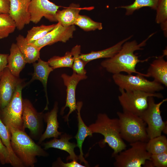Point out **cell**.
Returning a JSON list of instances; mask_svg holds the SVG:
<instances>
[{
  "label": "cell",
  "instance_id": "6da1fadb",
  "mask_svg": "<svg viewBox=\"0 0 167 167\" xmlns=\"http://www.w3.org/2000/svg\"><path fill=\"white\" fill-rule=\"evenodd\" d=\"M154 34H150L139 44L135 40L125 42L116 54L111 58L103 61L101 63V65L108 72L113 74L124 72L128 74L135 73L148 77L147 74L137 71L135 68L138 63L147 61L149 58L144 60H139V57L134 52L137 50L143 49V47L145 45L147 41Z\"/></svg>",
  "mask_w": 167,
  "mask_h": 167
},
{
  "label": "cell",
  "instance_id": "7a4b0ae2",
  "mask_svg": "<svg viewBox=\"0 0 167 167\" xmlns=\"http://www.w3.org/2000/svg\"><path fill=\"white\" fill-rule=\"evenodd\" d=\"M11 146L14 153L24 166L33 167L36 156H45L48 153L36 144L24 131L10 127Z\"/></svg>",
  "mask_w": 167,
  "mask_h": 167
},
{
  "label": "cell",
  "instance_id": "3957f363",
  "mask_svg": "<svg viewBox=\"0 0 167 167\" xmlns=\"http://www.w3.org/2000/svg\"><path fill=\"white\" fill-rule=\"evenodd\" d=\"M92 133L104 137L102 144L106 143L113 151L112 156L126 149V145L122 138L118 118H111L105 113L98 114L95 122L88 126Z\"/></svg>",
  "mask_w": 167,
  "mask_h": 167
},
{
  "label": "cell",
  "instance_id": "277c9868",
  "mask_svg": "<svg viewBox=\"0 0 167 167\" xmlns=\"http://www.w3.org/2000/svg\"><path fill=\"white\" fill-rule=\"evenodd\" d=\"M120 133L122 139L130 143L147 142L149 138L147 125L139 116L126 111L118 112Z\"/></svg>",
  "mask_w": 167,
  "mask_h": 167
},
{
  "label": "cell",
  "instance_id": "5b68a950",
  "mask_svg": "<svg viewBox=\"0 0 167 167\" xmlns=\"http://www.w3.org/2000/svg\"><path fill=\"white\" fill-rule=\"evenodd\" d=\"M121 95L118 100L123 111H126L140 117L148 106L149 96L163 98L159 93H151L138 90L125 91L119 89Z\"/></svg>",
  "mask_w": 167,
  "mask_h": 167
},
{
  "label": "cell",
  "instance_id": "8992f818",
  "mask_svg": "<svg viewBox=\"0 0 167 167\" xmlns=\"http://www.w3.org/2000/svg\"><path fill=\"white\" fill-rule=\"evenodd\" d=\"M131 147L122 150L113 156L116 167H141L151 155L146 148V142L137 141L130 143Z\"/></svg>",
  "mask_w": 167,
  "mask_h": 167
},
{
  "label": "cell",
  "instance_id": "52a82bcc",
  "mask_svg": "<svg viewBox=\"0 0 167 167\" xmlns=\"http://www.w3.org/2000/svg\"><path fill=\"white\" fill-rule=\"evenodd\" d=\"M167 99L156 103L154 97L148 99V106L140 116L147 125V131L149 139L161 135L162 132L167 134V122H164L161 115L160 107Z\"/></svg>",
  "mask_w": 167,
  "mask_h": 167
},
{
  "label": "cell",
  "instance_id": "ba28073f",
  "mask_svg": "<svg viewBox=\"0 0 167 167\" xmlns=\"http://www.w3.org/2000/svg\"><path fill=\"white\" fill-rule=\"evenodd\" d=\"M144 77L139 74L125 75L120 73L113 74V79L119 89L125 91L138 90L155 93L164 89V86L162 84L154 80L149 81Z\"/></svg>",
  "mask_w": 167,
  "mask_h": 167
},
{
  "label": "cell",
  "instance_id": "9c48e42d",
  "mask_svg": "<svg viewBox=\"0 0 167 167\" xmlns=\"http://www.w3.org/2000/svg\"><path fill=\"white\" fill-rule=\"evenodd\" d=\"M21 82L17 86L14 94L7 105L0 111L1 118L8 128L12 127L25 131L22 119L23 100Z\"/></svg>",
  "mask_w": 167,
  "mask_h": 167
},
{
  "label": "cell",
  "instance_id": "30bf717a",
  "mask_svg": "<svg viewBox=\"0 0 167 167\" xmlns=\"http://www.w3.org/2000/svg\"><path fill=\"white\" fill-rule=\"evenodd\" d=\"M59 7L49 0H31L28 7L30 21L37 24L44 17L50 22H57L56 13Z\"/></svg>",
  "mask_w": 167,
  "mask_h": 167
},
{
  "label": "cell",
  "instance_id": "8fae6325",
  "mask_svg": "<svg viewBox=\"0 0 167 167\" xmlns=\"http://www.w3.org/2000/svg\"><path fill=\"white\" fill-rule=\"evenodd\" d=\"M61 77L63 80L64 85L66 88V97L65 105L62 108L60 114L62 115L66 107H68L69 111L68 113L63 118L65 122L68 124L69 117L70 115L75 111L77 108V103L75 98V92L76 87L79 83L82 80L87 78L86 75H80L73 71L72 75H69L66 74H62Z\"/></svg>",
  "mask_w": 167,
  "mask_h": 167
},
{
  "label": "cell",
  "instance_id": "7c38bea8",
  "mask_svg": "<svg viewBox=\"0 0 167 167\" xmlns=\"http://www.w3.org/2000/svg\"><path fill=\"white\" fill-rule=\"evenodd\" d=\"M22 119L24 130L28 129L30 134L35 137L40 134L42 127L44 114L38 113L28 100H23Z\"/></svg>",
  "mask_w": 167,
  "mask_h": 167
},
{
  "label": "cell",
  "instance_id": "4fadbf2b",
  "mask_svg": "<svg viewBox=\"0 0 167 167\" xmlns=\"http://www.w3.org/2000/svg\"><path fill=\"white\" fill-rule=\"evenodd\" d=\"M76 28L75 25L65 27L58 22L55 28L42 38L30 44L41 49L47 45H50L58 42H66L73 37Z\"/></svg>",
  "mask_w": 167,
  "mask_h": 167
},
{
  "label": "cell",
  "instance_id": "5bb4252c",
  "mask_svg": "<svg viewBox=\"0 0 167 167\" xmlns=\"http://www.w3.org/2000/svg\"><path fill=\"white\" fill-rule=\"evenodd\" d=\"M21 82L6 67L2 71L0 79V111L11 101L18 85Z\"/></svg>",
  "mask_w": 167,
  "mask_h": 167
},
{
  "label": "cell",
  "instance_id": "9a60e30c",
  "mask_svg": "<svg viewBox=\"0 0 167 167\" xmlns=\"http://www.w3.org/2000/svg\"><path fill=\"white\" fill-rule=\"evenodd\" d=\"M31 0H9V14L19 30L23 29L30 22V15L28 7Z\"/></svg>",
  "mask_w": 167,
  "mask_h": 167
},
{
  "label": "cell",
  "instance_id": "2e32d148",
  "mask_svg": "<svg viewBox=\"0 0 167 167\" xmlns=\"http://www.w3.org/2000/svg\"><path fill=\"white\" fill-rule=\"evenodd\" d=\"M72 138V136L68 134L65 133L60 135L59 139L54 138L44 144L45 149L50 148H54L63 150L67 152L69 155L66 158V160H69L77 161L78 156L74 152L75 148L77 145L74 143H71L69 140Z\"/></svg>",
  "mask_w": 167,
  "mask_h": 167
},
{
  "label": "cell",
  "instance_id": "e0dca14e",
  "mask_svg": "<svg viewBox=\"0 0 167 167\" xmlns=\"http://www.w3.org/2000/svg\"><path fill=\"white\" fill-rule=\"evenodd\" d=\"M58 110V104L57 102H55L53 108L50 112L44 114L43 118L47 123V127L40 138L39 143L46 139L52 137L58 138L61 135L62 133L58 130L59 127L57 120Z\"/></svg>",
  "mask_w": 167,
  "mask_h": 167
},
{
  "label": "cell",
  "instance_id": "ac0fdd59",
  "mask_svg": "<svg viewBox=\"0 0 167 167\" xmlns=\"http://www.w3.org/2000/svg\"><path fill=\"white\" fill-rule=\"evenodd\" d=\"M83 102L82 101H79L77 102L78 131L75 138L77 141V147L79 149L80 154L78 156V160L80 161V163L83 162L85 166H87L88 165V164L84 157L82 145L85 139L88 136H92L93 133L89 127L85 124L81 118L80 111Z\"/></svg>",
  "mask_w": 167,
  "mask_h": 167
},
{
  "label": "cell",
  "instance_id": "d6986e66",
  "mask_svg": "<svg viewBox=\"0 0 167 167\" xmlns=\"http://www.w3.org/2000/svg\"><path fill=\"white\" fill-rule=\"evenodd\" d=\"M164 55L156 57L150 64L147 74L152 77L154 80L165 87L167 86V62L164 58Z\"/></svg>",
  "mask_w": 167,
  "mask_h": 167
},
{
  "label": "cell",
  "instance_id": "ffe728a7",
  "mask_svg": "<svg viewBox=\"0 0 167 167\" xmlns=\"http://www.w3.org/2000/svg\"><path fill=\"white\" fill-rule=\"evenodd\" d=\"M7 58V67L11 73L19 77V74L27 63L16 44L12 43Z\"/></svg>",
  "mask_w": 167,
  "mask_h": 167
},
{
  "label": "cell",
  "instance_id": "44dd1931",
  "mask_svg": "<svg viewBox=\"0 0 167 167\" xmlns=\"http://www.w3.org/2000/svg\"><path fill=\"white\" fill-rule=\"evenodd\" d=\"M132 36H131L114 45L108 48L98 51H92L87 54H80L79 58L87 64L89 62L96 59L111 58L121 49L123 44L129 41Z\"/></svg>",
  "mask_w": 167,
  "mask_h": 167
},
{
  "label": "cell",
  "instance_id": "7402d4cb",
  "mask_svg": "<svg viewBox=\"0 0 167 167\" xmlns=\"http://www.w3.org/2000/svg\"><path fill=\"white\" fill-rule=\"evenodd\" d=\"M38 62L33 63L34 71L31 81L38 80L42 83L44 87L47 100V104L45 110L48 109L49 101L48 98L47 86L48 78L50 73L54 70L52 67L49 65L48 62L44 61L40 58Z\"/></svg>",
  "mask_w": 167,
  "mask_h": 167
},
{
  "label": "cell",
  "instance_id": "603a6c76",
  "mask_svg": "<svg viewBox=\"0 0 167 167\" xmlns=\"http://www.w3.org/2000/svg\"><path fill=\"white\" fill-rule=\"evenodd\" d=\"M81 10L79 4L71 3L68 7L57 11L56 15L57 21L65 27L74 25Z\"/></svg>",
  "mask_w": 167,
  "mask_h": 167
},
{
  "label": "cell",
  "instance_id": "cb8c5ba5",
  "mask_svg": "<svg viewBox=\"0 0 167 167\" xmlns=\"http://www.w3.org/2000/svg\"><path fill=\"white\" fill-rule=\"evenodd\" d=\"M16 44L27 63H33L39 59L41 49L29 44L26 38L21 35L16 37Z\"/></svg>",
  "mask_w": 167,
  "mask_h": 167
},
{
  "label": "cell",
  "instance_id": "d4e9b609",
  "mask_svg": "<svg viewBox=\"0 0 167 167\" xmlns=\"http://www.w3.org/2000/svg\"><path fill=\"white\" fill-rule=\"evenodd\" d=\"M11 137L9 130L2 122L0 116V138L8 150L11 161V164L15 167H24L22 163L12 150L11 146Z\"/></svg>",
  "mask_w": 167,
  "mask_h": 167
},
{
  "label": "cell",
  "instance_id": "484cf974",
  "mask_svg": "<svg viewBox=\"0 0 167 167\" xmlns=\"http://www.w3.org/2000/svg\"><path fill=\"white\" fill-rule=\"evenodd\" d=\"M146 149L151 154L161 153L167 152V139L164 135L150 139L146 142Z\"/></svg>",
  "mask_w": 167,
  "mask_h": 167
},
{
  "label": "cell",
  "instance_id": "4316f807",
  "mask_svg": "<svg viewBox=\"0 0 167 167\" xmlns=\"http://www.w3.org/2000/svg\"><path fill=\"white\" fill-rule=\"evenodd\" d=\"M56 25V24L49 25H42L33 27L28 31L26 38L29 44H32L53 30Z\"/></svg>",
  "mask_w": 167,
  "mask_h": 167
},
{
  "label": "cell",
  "instance_id": "83f0119b",
  "mask_svg": "<svg viewBox=\"0 0 167 167\" xmlns=\"http://www.w3.org/2000/svg\"><path fill=\"white\" fill-rule=\"evenodd\" d=\"M159 0H135L132 4L128 5L118 6L117 8L125 9V14L127 15H131L136 10L144 7H148L156 10Z\"/></svg>",
  "mask_w": 167,
  "mask_h": 167
},
{
  "label": "cell",
  "instance_id": "f1b7e54d",
  "mask_svg": "<svg viewBox=\"0 0 167 167\" xmlns=\"http://www.w3.org/2000/svg\"><path fill=\"white\" fill-rule=\"evenodd\" d=\"M16 28L15 22L9 14H0V39L8 37Z\"/></svg>",
  "mask_w": 167,
  "mask_h": 167
},
{
  "label": "cell",
  "instance_id": "f546056e",
  "mask_svg": "<svg viewBox=\"0 0 167 167\" xmlns=\"http://www.w3.org/2000/svg\"><path fill=\"white\" fill-rule=\"evenodd\" d=\"M74 25L86 32L101 30L103 28L101 23L95 21L87 16L80 15H79Z\"/></svg>",
  "mask_w": 167,
  "mask_h": 167
},
{
  "label": "cell",
  "instance_id": "4dcf8cb0",
  "mask_svg": "<svg viewBox=\"0 0 167 167\" xmlns=\"http://www.w3.org/2000/svg\"><path fill=\"white\" fill-rule=\"evenodd\" d=\"M81 50V46L79 45H76L72 49L71 52L73 58V62L71 68L77 74L84 75L87 73L84 68L87 63L79 58Z\"/></svg>",
  "mask_w": 167,
  "mask_h": 167
},
{
  "label": "cell",
  "instance_id": "1f68e13d",
  "mask_svg": "<svg viewBox=\"0 0 167 167\" xmlns=\"http://www.w3.org/2000/svg\"><path fill=\"white\" fill-rule=\"evenodd\" d=\"M48 62L54 69L62 67L72 68L73 58L71 52L67 51L63 56H53L48 60Z\"/></svg>",
  "mask_w": 167,
  "mask_h": 167
},
{
  "label": "cell",
  "instance_id": "d6a6232c",
  "mask_svg": "<svg viewBox=\"0 0 167 167\" xmlns=\"http://www.w3.org/2000/svg\"><path fill=\"white\" fill-rule=\"evenodd\" d=\"M156 10V22L161 24L165 36H167V0H159Z\"/></svg>",
  "mask_w": 167,
  "mask_h": 167
},
{
  "label": "cell",
  "instance_id": "836d02e7",
  "mask_svg": "<svg viewBox=\"0 0 167 167\" xmlns=\"http://www.w3.org/2000/svg\"><path fill=\"white\" fill-rule=\"evenodd\" d=\"M153 167H167V152L161 153L151 154L150 160Z\"/></svg>",
  "mask_w": 167,
  "mask_h": 167
},
{
  "label": "cell",
  "instance_id": "e575fe53",
  "mask_svg": "<svg viewBox=\"0 0 167 167\" xmlns=\"http://www.w3.org/2000/svg\"><path fill=\"white\" fill-rule=\"evenodd\" d=\"M0 162L2 165L11 164L10 154L7 148L0 138Z\"/></svg>",
  "mask_w": 167,
  "mask_h": 167
},
{
  "label": "cell",
  "instance_id": "d590c367",
  "mask_svg": "<svg viewBox=\"0 0 167 167\" xmlns=\"http://www.w3.org/2000/svg\"><path fill=\"white\" fill-rule=\"evenodd\" d=\"M57 165L55 166L62 167H85V166L78 163L77 161H72L71 162L65 163L63 162L60 158L58 159Z\"/></svg>",
  "mask_w": 167,
  "mask_h": 167
},
{
  "label": "cell",
  "instance_id": "8d00e7d4",
  "mask_svg": "<svg viewBox=\"0 0 167 167\" xmlns=\"http://www.w3.org/2000/svg\"><path fill=\"white\" fill-rule=\"evenodd\" d=\"M10 6L9 0H0V14H9Z\"/></svg>",
  "mask_w": 167,
  "mask_h": 167
},
{
  "label": "cell",
  "instance_id": "74e56055",
  "mask_svg": "<svg viewBox=\"0 0 167 167\" xmlns=\"http://www.w3.org/2000/svg\"><path fill=\"white\" fill-rule=\"evenodd\" d=\"M8 56L7 54H0V71L2 72L7 67Z\"/></svg>",
  "mask_w": 167,
  "mask_h": 167
},
{
  "label": "cell",
  "instance_id": "f35d334b",
  "mask_svg": "<svg viewBox=\"0 0 167 167\" xmlns=\"http://www.w3.org/2000/svg\"><path fill=\"white\" fill-rule=\"evenodd\" d=\"M2 72L0 71V79L1 76L2 75Z\"/></svg>",
  "mask_w": 167,
  "mask_h": 167
}]
</instances>
